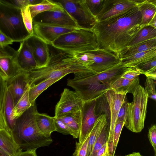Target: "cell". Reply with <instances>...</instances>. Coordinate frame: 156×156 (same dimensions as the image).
<instances>
[{
  "mask_svg": "<svg viewBox=\"0 0 156 156\" xmlns=\"http://www.w3.org/2000/svg\"><path fill=\"white\" fill-rule=\"evenodd\" d=\"M108 150V144L107 142L98 151L96 156H103Z\"/></svg>",
  "mask_w": 156,
  "mask_h": 156,
  "instance_id": "cell-47",
  "label": "cell"
},
{
  "mask_svg": "<svg viewBox=\"0 0 156 156\" xmlns=\"http://www.w3.org/2000/svg\"><path fill=\"white\" fill-rule=\"evenodd\" d=\"M90 135L82 144H79L78 142H76L75 150L73 154V156H87Z\"/></svg>",
  "mask_w": 156,
  "mask_h": 156,
  "instance_id": "cell-40",
  "label": "cell"
},
{
  "mask_svg": "<svg viewBox=\"0 0 156 156\" xmlns=\"http://www.w3.org/2000/svg\"><path fill=\"white\" fill-rule=\"evenodd\" d=\"M35 119L37 125L41 132L47 137L51 138V133L56 131L54 117L40 113L37 111L35 113Z\"/></svg>",
  "mask_w": 156,
  "mask_h": 156,
  "instance_id": "cell-25",
  "label": "cell"
},
{
  "mask_svg": "<svg viewBox=\"0 0 156 156\" xmlns=\"http://www.w3.org/2000/svg\"><path fill=\"white\" fill-rule=\"evenodd\" d=\"M29 8L32 19L39 14L44 12L64 10L58 2L49 0H42L37 4L29 5Z\"/></svg>",
  "mask_w": 156,
  "mask_h": 156,
  "instance_id": "cell-27",
  "label": "cell"
},
{
  "mask_svg": "<svg viewBox=\"0 0 156 156\" xmlns=\"http://www.w3.org/2000/svg\"><path fill=\"white\" fill-rule=\"evenodd\" d=\"M58 118L60 119L71 130L73 138H78L80 127V111L69 112Z\"/></svg>",
  "mask_w": 156,
  "mask_h": 156,
  "instance_id": "cell-28",
  "label": "cell"
},
{
  "mask_svg": "<svg viewBox=\"0 0 156 156\" xmlns=\"http://www.w3.org/2000/svg\"><path fill=\"white\" fill-rule=\"evenodd\" d=\"M108 125L106 114L100 115L97 119L90 132L87 149V156H90L94 144L105 127Z\"/></svg>",
  "mask_w": 156,
  "mask_h": 156,
  "instance_id": "cell-24",
  "label": "cell"
},
{
  "mask_svg": "<svg viewBox=\"0 0 156 156\" xmlns=\"http://www.w3.org/2000/svg\"><path fill=\"white\" fill-rule=\"evenodd\" d=\"M0 148L11 156H15L22 151L15 142L11 133L5 129H0Z\"/></svg>",
  "mask_w": 156,
  "mask_h": 156,
  "instance_id": "cell-23",
  "label": "cell"
},
{
  "mask_svg": "<svg viewBox=\"0 0 156 156\" xmlns=\"http://www.w3.org/2000/svg\"><path fill=\"white\" fill-rule=\"evenodd\" d=\"M6 129V127L3 118L0 113V129Z\"/></svg>",
  "mask_w": 156,
  "mask_h": 156,
  "instance_id": "cell-49",
  "label": "cell"
},
{
  "mask_svg": "<svg viewBox=\"0 0 156 156\" xmlns=\"http://www.w3.org/2000/svg\"><path fill=\"white\" fill-rule=\"evenodd\" d=\"M42 0H28L29 5H35L40 3Z\"/></svg>",
  "mask_w": 156,
  "mask_h": 156,
  "instance_id": "cell-50",
  "label": "cell"
},
{
  "mask_svg": "<svg viewBox=\"0 0 156 156\" xmlns=\"http://www.w3.org/2000/svg\"><path fill=\"white\" fill-rule=\"evenodd\" d=\"M58 81V80L48 79L36 85L29 86V98L31 105H35L36 99L42 92Z\"/></svg>",
  "mask_w": 156,
  "mask_h": 156,
  "instance_id": "cell-31",
  "label": "cell"
},
{
  "mask_svg": "<svg viewBox=\"0 0 156 156\" xmlns=\"http://www.w3.org/2000/svg\"><path fill=\"white\" fill-rule=\"evenodd\" d=\"M139 77L133 80L123 78L121 76L114 79L110 86L112 89L116 93H133L136 88L139 85Z\"/></svg>",
  "mask_w": 156,
  "mask_h": 156,
  "instance_id": "cell-21",
  "label": "cell"
},
{
  "mask_svg": "<svg viewBox=\"0 0 156 156\" xmlns=\"http://www.w3.org/2000/svg\"><path fill=\"white\" fill-rule=\"evenodd\" d=\"M155 38H156V28L150 26H145L132 38L126 48L142 42Z\"/></svg>",
  "mask_w": 156,
  "mask_h": 156,
  "instance_id": "cell-30",
  "label": "cell"
},
{
  "mask_svg": "<svg viewBox=\"0 0 156 156\" xmlns=\"http://www.w3.org/2000/svg\"><path fill=\"white\" fill-rule=\"evenodd\" d=\"M14 107V101L10 88L7 85L0 113L3 118L7 130L11 133L16 120L13 115Z\"/></svg>",
  "mask_w": 156,
  "mask_h": 156,
  "instance_id": "cell-20",
  "label": "cell"
},
{
  "mask_svg": "<svg viewBox=\"0 0 156 156\" xmlns=\"http://www.w3.org/2000/svg\"><path fill=\"white\" fill-rule=\"evenodd\" d=\"M85 66L100 73L119 65L120 58L114 53L103 49L72 53Z\"/></svg>",
  "mask_w": 156,
  "mask_h": 156,
  "instance_id": "cell-8",
  "label": "cell"
},
{
  "mask_svg": "<svg viewBox=\"0 0 156 156\" xmlns=\"http://www.w3.org/2000/svg\"><path fill=\"white\" fill-rule=\"evenodd\" d=\"M124 121H116L113 131V143L114 150L115 151L119 138L122 129L124 125Z\"/></svg>",
  "mask_w": 156,
  "mask_h": 156,
  "instance_id": "cell-37",
  "label": "cell"
},
{
  "mask_svg": "<svg viewBox=\"0 0 156 156\" xmlns=\"http://www.w3.org/2000/svg\"><path fill=\"white\" fill-rule=\"evenodd\" d=\"M147 78L154 80L156 78V57L140 64L134 68Z\"/></svg>",
  "mask_w": 156,
  "mask_h": 156,
  "instance_id": "cell-32",
  "label": "cell"
},
{
  "mask_svg": "<svg viewBox=\"0 0 156 156\" xmlns=\"http://www.w3.org/2000/svg\"><path fill=\"white\" fill-rule=\"evenodd\" d=\"M126 94L116 93L113 90L110 89L104 95L108 105L110 113V124L107 140L109 147H113V130L119 112L122 104L126 100Z\"/></svg>",
  "mask_w": 156,
  "mask_h": 156,
  "instance_id": "cell-15",
  "label": "cell"
},
{
  "mask_svg": "<svg viewBox=\"0 0 156 156\" xmlns=\"http://www.w3.org/2000/svg\"><path fill=\"white\" fill-rule=\"evenodd\" d=\"M133 94V101L126 102V117L124 126L131 131L138 133L144 128L149 97L145 89L140 85Z\"/></svg>",
  "mask_w": 156,
  "mask_h": 156,
  "instance_id": "cell-7",
  "label": "cell"
},
{
  "mask_svg": "<svg viewBox=\"0 0 156 156\" xmlns=\"http://www.w3.org/2000/svg\"><path fill=\"white\" fill-rule=\"evenodd\" d=\"M6 82L10 88L15 106L29 86L28 73L22 71Z\"/></svg>",
  "mask_w": 156,
  "mask_h": 156,
  "instance_id": "cell-19",
  "label": "cell"
},
{
  "mask_svg": "<svg viewBox=\"0 0 156 156\" xmlns=\"http://www.w3.org/2000/svg\"><path fill=\"white\" fill-rule=\"evenodd\" d=\"M54 117L56 131L64 135H70L73 136V133L70 128L60 119Z\"/></svg>",
  "mask_w": 156,
  "mask_h": 156,
  "instance_id": "cell-38",
  "label": "cell"
},
{
  "mask_svg": "<svg viewBox=\"0 0 156 156\" xmlns=\"http://www.w3.org/2000/svg\"><path fill=\"white\" fill-rule=\"evenodd\" d=\"M147 25L151 26L155 28H156V14L154 15L152 18L150 20Z\"/></svg>",
  "mask_w": 156,
  "mask_h": 156,
  "instance_id": "cell-48",
  "label": "cell"
},
{
  "mask_svg": "<svg viewBox=\"0 0 156 156\" xmlns=\"http://www.w3.org/2000/svg\"><path fill=\"white\" fill-rule=\"evenodd\" d=\"M127 67L118 65L100 73L92 70L74 73L67 85L73 88L84 102L97 100L110 89L112 81L120 76Z\"/></svg>",
  "mask_w": 156,
  "mask_h": 156,
  "instance_id": "cell-2",
  "label": "cell"
},
{
  "mask_svg": "<svg viewBox=\"0 0 156 156\" xmlns=\"http://www.w3.org/2000/svg\"><path fill=\"white\" fill-rule=\"evenodd\" d=\"M16 62L22 71L28 72L37 67L32 49L26 40L20 42V47L17 50Z\"/></svg>",
  "mask_w": 156,
  "mask_h": 156,
  "instance_id": "cell-18",
  "label": "cell"
},
{
  "mask_svg": "<svg viewBox=\"0 0 156 156\" xmlns=\"http://www.w3.org/2000/svg\"><path fill=\"white\" fill-rule=\"evenodd\" d=\"M149 141L156 154V126L154 124L149 129L148 134Z\"/></svg>",
  "mask_w": 156,
  "mask_h": 156,
  "instance_id": "cell-42",
  "label": "cell"
},
{
  "mask_svg": "<svg viewBox=\"0 0 156 156\" xmlns=\"http://www.w3.org/2000/svg\"><path fill=\"white\" fill-rule=\"evenodd\" d=\"M13 41L0 30V47H3L12 44Z\"/></svg>",
  "mask_w": 156,
  "mask_h": 156,
  "instance_id": "cell-45",
  "label": "cell"
},
{
  "mask_svg": "<svg viewBox=\"0 0 156 156\" xmlns=\"http://www.w3.org/2000/svg\"><path fill=\"white\" fill-rule=\"evenodd\" d=\"M126 100L123 102L119 112L116 121H124L126 120Z\"/></svg>",
  "mask_w": 156,
  "mask_h": 156,
  "instance_id": "cell-44",
  "label": "cell"
},
{
  "mask_svg": "<svg viewBox=\"0 0 156 156\" xmlns=\"http://www.w3.org/2000/svg\"><path fill=\"white\" fill-rule=\"evenodd\" d=\"M156 57V49L136 54L132 56L120 59L119 65L123 67L135 68L140 64Z\"/></svg>",
  "mask_w": 156,
  "mask_h": 156,
  "instance_id": "cell-22",
  "label": "cell"
},
{
  "mask_svg": "<svg viewBox=\"0 0 156 156\" xmlns=\"http://www.w3.org/2000/svg\"><path fill=\"white\" fill-rule=\"evenodd\" d=\"M90 70L91 69L73 53L62 51L50 55L49 61L45 66L27 72L29 85H35L48 79L59 80L69 74Z\"/></svg>",
  "mask_w": 156,
  "mask_h": 156,
  "instance_id": "cell-3",
  "label": "cell"
},
{
  "mask_svg": "<svg viewBox=\"0 0 156 156\" xmlns=\"http://www.w3.org/2000/svg\"><path fill=\"white\" fill-rule=\"evenodd\" d=\"M6 86V81L4 80L0 74V111L2 108Z\"/></svg>",
  "mask_w": 156,
  "mask_h": 156,
  "instance_id": "cell-43",
  "label": "cell"
},
{
  "mask_svg": "<svg viewBox=\"0 0 156 156\" xmlns=\"http://www.w3.org/2000/svg\"><path fill=\"white\" fill-rule=\"evenodd\" d=\"M154 156H156V154H154Z\"/></svg>",
  "mask_w": 156,
  "mask_h": 156,
  "instance_id": "cell-54",
  "label": "cell"
},
{
  "mask_svg": "<svg viewBox=\"0 0 156 156\" xmlns=\"http://www.w3.org/2000/svg\"><path fill=\"white\" fill-rule=\"evenodd\" d=\"M0 156H11L0 148Z\"/></svg>",
  "mask_w": 156,
  "mask_h": 156,
  "instance_id": "cell-51",
  "label": "cell"
},
{
  "mask_svg": "<svg viewBox=\"0 0 156 156\" xmlns=\"http://www.w3.org/2000/svg\"><path fill=\"white\" fill-rule=\"evenodd\" d=\"M0 30L14 42H21L32 35L25 27L20 9L5 0H0Z\"/></svg>",
  "mask_w": 156,
  "mask_h": 156,
  "instance_id": "cell-5",
  "label": "cell"
},
{
  "mask_svg": "<svg viewBox=\"0 0 156 156\" xmlns=\"http://www.w3.org/2000/svg\"><path fill=\"white\" fill-rule=\"evenodd\" d=\"M156 49V38L142 42L122 51L119 55L120 59L136 54Z\"/></svg>",
  "mask_w": 156,
  "mask_h": 156,
  "instance_id": "cell-26",
  "label": "cell"
},
{
  "mask_svg": "<svg viewBox=\"0 0 156 156\" xmlns=\"http://www.w3.org/2000/svg\"><path fill=\"white\" fill-rule=\"evenodd\" d=\"M33 22L79 28L76 21L65 9L63 11H48L41 12L33 19Z\"/></svg>",
  "mask_w": 156,
  "mask_h": 156,
  "instance_id": "cell-11",
  "label": "cell"
},
{
  "mask_svg": "<svg viewBox=\"0 0 156 156\" xmlns=\"http://www.w3.org/2000/svg\"><path fill=\"white\" fill-rule=\"evenodd\" d=\"M17 52L9 45L0 47V74L5 81L23 71L16 62Z\"/></svg>",
  "mask_w": 156,
  "mask_h": 156,
  "instance_id": "cell-12",
  "label": "cell"
},
{
  "mask_svg": "<svg viewBox=\"0 0 156 156\" xmlns=\"http://www.w3.org/2000/svg\"><path fill=\"white\" fill-rule=\"evenodd\" d=\"M84 101L75 91L65 88L55 107V118H59L71 112L80 111Z\"/></svg>",
  "mask_w": 156,
  "mask_h": 156,
  "instance_id": "cell-10",
  "label": "cell"
},
{
  "mask_svg": "<svg viewBox=\"0 0 156 156\" xmlns=\"http://www.w3.org/2000/svg\"><path fill=\"white\" fill-rule=\"evenodd\" d=\"M142 16L141 24L147 26L156 12V0H146L142 3L137 5Z\"/></svg>",
  "mask_w": 156,
  "mask_h": 156,
  "instance_id": "cell-29",
  "label": "cell"
},
{
  "mask_svg": "<svg viewBox=\"0 0 156 156\" xmlns=\"http://www.w3.org/2000/svg\"><path fill=\"white\" fill-rule=\"evenodd\" d=\"M20 9L21 10L23 21L25 27L28 32L31 35H33V19L30 13L29 5L22 7Z\"/></svg>",
  "mask_w": 156,
  "mask_h": 156,
  "instance_id": "cell-35",
  "label": "cell"
},
{
  "mask_svg": "<svg viewBox=\"0 0 156 156\" xmlns=\"http://www.w3.org/2000/svg\"><path fill=\"white\" fill-rule=\"evenodd\" d=\"M156 85L155 80L147 78L144 89L148 94V97L155 101L156 100Z\"/></svg>",
  "mask_w": 156,
  "mask_h": 156,
  "instance_id": "cell-39",
  "label": "cell"
},
{
  "mask_svg": "<svg viewBox=\"0 0 156 156\" xmlns=\"http://www.w3.org/2000/svg\"><path fill=\"white\" fill-rule=\"evenodd\" d=\"M137 6L108 20L96 21L92 29L96 34L98 49L119 55L126 49L132 38L144 26Z\"/></svg>",
  "mask_w": 156,
  "mask_h": 156,
  "instance_id": "cell-1",
  "label": "cell"
},
{
  "mask_svg": "<svg viewBox=\"0 0 156 156\" xmlns=\"http://www.w3.org/2000/svg\"><path fill=\"white\" fill-rule=\"evenodd\" d=\"M97 100L84 102L81 111V123L79 136V144L83 143L89 135L97 119L100 115L96 113Z\"/></svg>",
  "mask_w": 156,
  "mask_h": 156,
  "instance_id": "cell-13",
  "label": "cell"
},
{
  "mask_svg": "<svg viewBox=\"0 0 156 156\" xmlns=\"http://www.w3.org/2000/svg\"><path fill=\"white\" fill-rule=\"evenodd\" d=\"M109 131V128L108 124L104 128L96 140L90 156H96L98 151L107 142Z\"/></svg>",
  "mask_w": 156,
  "mask_h": 156,
  "instance_id": "cell-34",
  "label": "cell"
},
{
  "mask_svg": "<svg viewBox=\"0 0 156 156\" xmlns=\"http://www.w3.org/2000/svg\"><path fill=\"white\" fill-rule=\"evenodd\" d=\"M137 5L133 0H105L100 11L95 17L96 21H102L125 12Z\"/></svg>",
  "mask_w": 156,
  "mask_h": 156,
  "instance_id": "cell-14",
  "label": "cell"
},
{
  "mask_svg": "<svg viewBox=\"0 0 156 156\" xmlns=\"http://www.w3.org/2000/svg\"><path fill=\"white\" fill-rule=\"evenodd\" d=\"M103 156H115L110 154L109 150L107 152L106 154Z\"/></svg>",
  "mask_w": 156,
  "mask_h": 156,
  "instance_id": "cell-53",
  "label": "cell"
},
{
  "mask_svg": "<svg viewBox=\"0 0 156 156\" xmlns=\"http://www.w3.org/2000/svg\"><path fill=\"white\" fill-rule=\"evenodd\" d=\"M58 2L74 20L79 28L92 29L96 21L85 0H62Z\"/></svg>",
  "mask_w": 156,
  "mask_h": 156,
  "instance_id": "cell-9",
  "label": "cell"
},
{
  "mask_svg": "<svg viewBox=\"0 0 156 156\" xmlns=\"http://www.w3.org/2000/svg\"><path fill=\"white\" fill-rule=\"evenodd\" d=\"M37 111L35 105H32L16 119L11 131L15 142L22 151L48 146L53 142L38 128L35 119Z\"/></svg>",
  "mask_w": 156,
  "mask_h": 156,
  "instance_id": "cell-4",
  "label": "cell"
},
{
  "mask_svg": "<svg viewBox=\"0 0 156 156\" xmlns=\"http://www.w3.org/2000/svg\"><path fill=\"white\" fill-rule=\"evenodd\" d=\"M29 86L14 107L13 115L14 118L16 119L32 106L29 98Z\"/></svg>",
  "mask_w": 156,
  "mask_h": 156,
  "instance_id": "cell-33",
  "label": "cell"
},
{
  "mask_svg": "<svg viewBox=\"0 0 156 156\" xmlns=\"http://www.w3.org/2000/svg\"><path fill=\"white\" fill-rule=\"evenodd\" d=\"M105 1V0H85L88 9L95 17L101 10Z\"/></svg>",
  "mask_w": 156,
  "mask_h": 156,
  "instance_id": "cell-36",
  "label": "cell"
},
{
  "mask_svg": "<svg viewBox=\"0 0 156 156\" xmlns=\"http://www.w3.org/2000/svg\"><path fill=\"white\" fill-rule=\"evenodd\" d=\"M51 45L58 49L71 53L98 49L97 38L93 30L81 28L61 35Z\"/></svg>",
  "mask_w": 156,
  "mask_h": 156,
  "instance_id": "cell-6",
  "label": "cell"
},
{
  "mask_svg": "<svg viewBox=\"0 0 156 156\" xmlns=\"http://www.w3.org/2000/svg\"><path fill=\"white\" fill-rule=\"evenodd\" d=\"M36 149L22 151L18 153L15 156H37Z\"/></svg>",
  "mask_w": 156,
  "mask_h": 156,
  "instance_id": "cell-46",
  "label": "cell"
},
{
  "mask_svg": "<svg viewBox=\"0 0 156 156\" xmlns=\"http://www.w3.org/2000/svg\"><path fill=\"white\" fill-rule=\"evenodd\" d=\"M125 156H143L138 152H135L128 154Z\"/></svg>",
  "mask_w": 156,
  "mask_h": 156,
  "instance_id": "cell-52",
  "label": "cell"
},
{
  "mask_svg": "<svg viewBox=\"0 0 156 156\" xmlns=\"http://www.w3.org/2000/svg\"><path fill=\"white\" fill-rule=\"evenodd\" d=\"M26 41L32 49L37 64L36 69L46 66L50 58L48 44L34 34L31 35Z\"/></svg>",
  "mask_w": 156,
  "mask_h": 156,
  "instance_id": "cell-17",
  "label": "cell"
},
{
  "mask_svg": "<svg viewBox=\"0 0 156 156\" xmlns=\"http://www.w3.org/2000/svg\"><path fill=\"white\" fill-rule=\"evenodd\" d=\"M33 26V34L51 45L61 35L78 29L34 22Z\"/></svg>",
  "mask_w": 156,
  "mask_h": 156,
  "instance_id": "cell-16",
  "label": "cell"
},
{
  "mask_svg": "<svg viewBox=\"0 0 156 156\" xmlns=\"http://www.w3.org/2000/svg\"><path fill=\"white\" fill-rule=\"evenodd\" d=\"M141 73L134 68L126 67L123 71L121 77L129 80H133L139 76Z\"/></svg>",
  "mask_w": 156,
  "mask_h": 156,
  "instance_id": "cell-41",
  "label": "cell"
}]
</instances>
